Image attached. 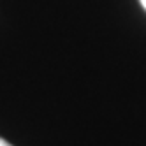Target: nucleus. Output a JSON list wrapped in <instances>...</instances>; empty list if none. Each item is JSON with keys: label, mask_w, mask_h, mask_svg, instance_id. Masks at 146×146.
I'll return each mask as SVG.
<instances>
[{"label": "nucleus", "mask_w": 146, "mask_h": 146, "mask_svg": "<svg viewBox=\"0 0 146 146\" xmlns=\"http://www.w3.org/2000/svg\"><path fill=\"white\" fill-rule=\"evenodd\" d=\"M141 4H143V7H144V11H146V0H141Z\"/></svg>", "instance_id": "f03ea898"}, {"label": "nucleus", "mask_w": 146, "mask_h": 146, "mask_svg": "<svg viewBox=\"0 0 146 146\" xmlns=\"http://www.w3.org/2000/svg\"><path fill=\"white\" fill-rule=\"evenodd\" d=\"M0 146H13V144H9L5 139H2V137H0Z\"/></svg>", "instance_id": "f257e3e1"}]
</instances>
